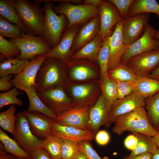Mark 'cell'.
<instances>
[{
	"mask_svg": "<svg viewBox=\"0 0 159 159\" xmlns=\"http://www.w3.org/2000/svg\"><path fill=\"white\" fill-rule=\"evenodd\" d=\"M21 159H31L30 158H25V159L21 158Z\"/></svg>",
	"mask_w": 159,
	"mask_h": 159,
	"instance_id": "680465c9",
	"label": "cell"
},
{
	"mask_svg": "<svg viewBox=\"0 0 159 159\" xmlns=\"http://www.w3.org/2000/svg\"><path fill=\"white\" fill-rule=\"evenodd\" d=\"M123 19L115 25L113 32L109 38L108 71L113 69L120 64L121 59L129 45L125 44L123 40Z\"/></svg>",
	"mask_w": 159,
	"mask_h": 159,
	"instance_id": "ac0fdd59",
	"label": "cell"
},
{
	"mask_svg": "<svg viewBox=\"0 0 159 159\" xmlns=\"http://www.w3.org/2000/svg\"><path fill=\"white\" fill-rule=\"evenodd\" d=\"M133 134L137 137L138 142L135 148L128 155L132 156L145 153L153 154L158 148L152 137L140 133Z\"/></svg>",
	"mask_w": 159,
	"mask_h": 159,
	"instance_id": "e575fe53",
	"label": "cell"
},
{
	"mask_svg": "<svg viewBox=\"0 0 159 159\" xmlns=\"http://www.w3.org/2000/svg\"><path fill=\"white\" fill-rule=\"evenodd\" d=\"M24 33L19 26L10 22L0 15V34L3 37L12 39L18 38Z\"/></svg>",
	"mask_w": 159,
	"mask_h": 159,
	"instance_id": "74e56055",
	"label": "cell"
},
{
	"mask_svg": "<svg viewBox=\"0 0 159 159\" xmlns=\"http://www.w3.org/2000/svg\"><path fill=\"white\" fill-rule=\"evenodd\" d=\"M156 14L159 18V4L155 0H134L131 7L129 16L142 13Z\"/></svg>",
	"mask_w": 159,
	"mask_h": 159,
	"instance_id": "4dcf8cb0",
	"label": "cell"
},
{
	"mask_svg": "<svg viewBox=\"0 0 159 159\" xmlns=\"http://www.w3.org/2000/svg\"><path fill=\"white\" fill-rule=\"evenodd\" d=\"M152 154L145 153L130 156L129 155L124 157L123 159H152Z\"/></svg>",
	"mask_w": 159,
	"mask_h": 159,
	"instance_id": "f907efd6",
	"label": "cell"
},
{
	"mask_svg": "<svg viewBox=\"0 0 159 159\" xmlns=\"http://www.w3.org/2000/svg\"><path fill=\"white\" fill-rule=\"evenodd\" d=\"M126 65L139 77L147 76L159 66V49L132 58Z\"/></svg>",
	"mask_w": 159,
	"mask_h": 159,
	"instance_id": "4fadbf2b",
	"label": "cell"
},
{
	"mask_svg": "<svg viewBox=\"0 0 159 159\" xmlns=\"http://www.w3.org/2000/svg\"><path fill=\"white\" fill-rule=\"evenodd\" d=\"M134 0H109L117 8L124 19L129 16L131 7Z\"/></svg>",
	"mask_w": 159,
	"mask_h": 159,
	"instance_id": "7bdbcfd3",
	"label": "cell"
},
{
	"mask_svg": "<svg viewBox=\"0 0 159 159\" xmlns=\"http://www.w3.org/2000/svg\"><path fill=\"white\" fill-rule=\"evenodd\" d=\"M36 92L41 100L57 116L73 107L72 99L62 85H57Z\"/></svg>",
	"mask_w": 159,
	"mask_h": 159,
	"instance_id": "9c48e42d",
	"label": "cell"
},
{
	"mask_svg": "<svg viewBox=\"0 0 159 159\" xmlns=\"http://www.w3.org/2000/svg\"><path fill=\"white\" fill-rule=\"evenodd\" d=\"M104 39L98 34L91 41L74 53L69 59H88L97 62V56Z\"/></svg>",
	"mask_w": 159,
	"mask_h": 159,
	"instance_id": "cb8c5ba5",
	"label": "cell"
},
{
	"mask_svg": "<svg viewBox=\"0 0 159 159\" xmlns=\"http://www.w3.org/2000/svg\"><path fill=\"white\" fill-rule=\"evenodd\" d=\"M0 140L5 151L21 158H30L29 153L24 150L14 140L10 138L1 129H0Z\"/></svg>",
	"mask_w": 159,
	"mask_h": 159,
	"instance_id": "f546056e",
	"label": "cell"
},
{
	"mask_svg": "<svg viewBox=\"0 0 159 159\" xmlns=\"http://www.w3.org/2000/svg\"><path fill=\"white\" fill-rule=\"evenodd\" d=\"M11 154H8L4 149L2 143H0V159H21Z\"/></svg>",
	"mask_w": 159,
	"mask_h": 159,
	"instance_id": "681fc988",
	"label": "cell"
},
{
	"mask_svg": "<svg viewBox=\"0 0 159 159\" xmlns=\"http://www.w3.org/2000/svg\"><path fill=\"white\" fill-rule=\"evenodd\" d=\"M158 131H159V130Z\"/></svg>",
	"mask_w": 159,
	"mask_h": 159,
	"instance_id": "91938a15",
	"label": "cell"
},
{
	"mask_svg": "<svg viewBox=\"0 0 159 159\" xmlns=\"http://www.w3.org/2000/svg\"><path fill=\"white\" fill-rule=\"evenodd\" d=\"M152 137L158 148H159V131H158L155 135Z\"/></svg>",
	"mask_w": 159,
	"mask_h": 159,
	"instance_id": "db71d44e",
	"label": "cell"
},
{
	"mask_svg": "<svg viewBox=\"0 0 159 159\" xmlns=\"http://www.w3.org/2000/svg\"><path fill=\"white\" fill-rule=\"evenodd\" d=\"M102 0H83V4H90L99 7L102 4Z\"/></svg>",
	"mask_w": 159,
	"mask_h": 159,
	"instance_id": "816d5d0a",
	"label": "cell"
},
{
	"mask_svg": "<svg viewBox=\"0 0 159 159\" xmlns=\"http://www.w3.org/2000/svg\"><path fill=\"white\" fill-rule=\"evenodd\" d=\"M95 140L99 145H104L109 142L110 138L108 132L105 130H99L95 136Z\"/></svg>",
	"mask_w": 159,
	"mask_h": 159,
	"instance_id": "7dc6e473",
	"label": "cell"
},
{
	"mask_svg": "<svg viewBox=\"0 0 159 159\" xmlns=\"http://www.w3.org/2000/svg\"><path fill=\"white\" fill-rule=\"evenodd\" d=\"M100 32L99 16L83 23L77 34L71 50L72 55L91 41Z\"/></svg>",
	"mask_w": 159,
	"mask_h": 159,
	"instance_id": "7402d4cb",
	"label": "cell"
},
{
	"mask_svg": "<svg viewBox=\"0 0 159 159\" xmlns=\"http://www.w3.org/2000/svg\"><path fill=\"white\" fill-rule=\"evenodd\" d=\"M19 91L16 87L11 90L0 93V108L8 105H17L22 106L23 102L17 96L20 95Z\"/></svg>",
	"mask_w": 159,
	"mask_h": 159,
	"instance_id": "ab89813d",
	"label": "cell"
},
{
	"mask_svg": "<svg viewBox=\"0 0 159 159\" xmlns=\"http://www.w3.org/2000/svg\"><path fill=\"white\" fill-rule=\"evenodd\" d=\"M41 0H14V7L19 17L30 33L43 37L45 13Z\"/></svg>",
	"mask_w": 159,
	"mask_h": 159,
	"instance_id": "7a4b0ae2",
	"label": "cell"
},
{
	"mask_svg": "<svg viewBox=\"0 0 159 159\" xmlns=\"http://www.w3.org/2000/svg\"><path fill=\"white\" fill-rule=\"evenodd\" d=\"M88 59H69L63 64L69 83L75 82L94 81L99 76L100 72L98 65Z\"/></svg>",
	"mask_w": 159,
	"mask_h": 159,
	"instance_id": "52a82bcc",
	"label": "cell"
},
{
	"mask_svg": "<svg viewBox=\"0 0 159 159\" xmlns=\"http://www.w3.org/2000/svg\"><path fill=\"white\" fill-rule=\"evenodd\" d=\"M148 119L153 127L159 130V92L145 99Z\"/></svg>",
	"mask_w": 159,
	"mask_h": 159,
	"instance_id": "1f68e13d",
	"label": "cell"
},
{
	"mask_svg": "<svg viewBox=\"0 0 159 159\" xmlns=\"http://www.w3.org/2000/svg\"><path fill=\"white\" fill-rule=\"evenodd\" d=\"M150 17L149 13H142L124 19L122 37L125 44L130 45L142 36Z\"/></svg>",
	"mask_w": 159,
	"mask_h": 159,
	"instance_id": "7c38bea8",
	"label": "cell"
},
{
	"mask_svg": "<svg viewBox=\"0 0 159 159\" xmlns=\"http://www.w3.org/2000/svg\"><path fill=\"white\" fill-rule=\"evenodd\" d=\"M115 28L104 38L102 45L97 56V61L100 70V79H104L108 77V72L110 54L109 38Z\"/></svg>",
	"mask_w": 159,
	"mask_h": 159,
	"instance_id": "83f0119b",
	"label": "cell"
},
{
	"mask_svg": "<svg viewBox=\"0 0 159 159\" xmlns=\"http://www.w3.org/2000/svg\"><path fill=\"white\" fill-rule=\"evenodd\" d=\"M116 82L117 92V99L122 98L134 92L135 83L129 82Z\"/></svg>",
	"mask_w": 159,
	"mask_h": 159,
	"instance_id": "ee69618b",
	"label": "cell"
},
{
	"mask_svg": "<svg viewBox=\"0 0 159 159\" xmlns=\"http://www.w3.org/2000/svg\"><path fill=\"white\" fill-rule=\"evenodd\" d=\"M134 92L145 99L159 92V80L147 76L139 77L135 82Z\"/></svg>",
	"mask_w": 159,
	"mask_h": 159,
	"instance_id": "484cf974",
	"label": "cell"
},
{
	"mask_svg": "<svg viewBox=\"0 0 159 159\" xmlns=\"http://www.w3.org/2000/svg\"><path fill=\"white\" fill-rule=\"evenodd\" d=\"M23 112L26 116L31 130L35 136L44 139L51 134V127L56 122L54 120L38 112L27 110Z\"/></svg>",
	"mask_w": 159,
	"mask_h": 159,
	"instance_id": "ffe728a7",
	"label": "cell"
},
{
	"mask_svg": "<svg viewBox=\"0 0 159 159\" xmlns=\"http://www.w3.org/2000/svg\"><path fill=\"white\" fill-rule=\"evenodd\" d=\"M31 61L19 59L16 58L9 59L0 63V77L20 73Z\"/></svg>",
	"mask_w": 159,
	"mask_h": 159,
	"instance_id": "f1b7e54d",
	"label": "cell"
},
{
	"mask_svg": "<svg viewBox=\"0 0 159 159\" xmlns=\"http://www.w3.org/2000/svg\"><path fill=\"white\" fill-rule=\"evenodd\" d=\"M157 32V30L148 23L142 36L129 45L121 59L120 63L126 65L129 60L132 58L158 49L159 41L156 37Z\"/></svg>",
	"mask_w": 159,
	"mask_h": 159,
	"instance_id": "30bf717a",
	"label": "cell"
},
{
	"mask_svg": "<svg viewBox=\"0 0 159 159\" xmlns=\"http://www.w3.org/2000/svg\"><path fill=\"white\" fill-rule=\"evenodd\" d=\"M138 142L137 137L133 134L128 135L124 141V145L127 148L132 151L136 148Z\"/></svg>",
	"mask_w": 159,
	"mask_h": 159,
	"instance_id": "c3c4849f",
	"label": "cell"
},
{
	"mask_svg": "<svg viewBox=\"0 0 159 159\" xmlns=\"http://www.w3.org/2000/svg\"><path fill=\"white\" fill-rule=\"evenodd\" d=\"M14 0H0V14L10 22L18 25L25 33L30 34L23 24L14 7Z\"/></svg>",
	"mask_w": 159,
	"mask_h": 159,
	"instance_id": "4316f807",
	"label": "cell"
},
{
	"mask_svg": "<svg viewBox=\"0 0 159 159\" xmlns=\"http://www.w3.org/2000/svg\"><path fill=\"white\" fill-rule=\"evenodd\" d=\"M112 105L101 93L96 103L90 108L88 130L95 135L101 126H105L110 116Z\"/></svg>",
	"mask_w": 159,
	"mask_h": 159,
	"instance_id": "e0dca14e",
	"label": "cell"
},
{
	"mask_svg": "<svg viewBox=\"0 0 159 159\" xmlns=\"http://www.w3.org/2000/svg\"><path fill=\"white\" fill-rule=\"evenodd\" d=\"M114 122L112 131L118 135L129 131L153 137L158 131L150 123L144 107L138 108L118 117Z\"/></svg>",
	"mask_w": 159,
	"mask_h": 159,
	"instance_id": "6da1fadb",
	"label": "cell"
},
{
	"mask_svg": "<svg viewBox=\"0 0 159 159\" xmlns=\"http://www.w3.org/2000/svg\"><path fill=\"white\" fill-rule=\"evenodd\" d=\"M24 91L26 93L29 101V106L27 110L42 113L49 117L56 122L57 116L41 100L35 87H30Z\"/></svg>",
	"mask_w": 159,
	"mask_h": 159,
	"instance_id": "d4e9b609",
	"label": "cell"
},
{
	"mask_svg": "<svg viewBox=\"0 0 159 159\" xmlns=\"http://www.w3.org/2000/svg\"><path fill=\"white\" fill-rule=\"evenodd\" d=\"M108 75L116 82L135 83L139 78L127 65L120 63L108 71Z\"/></svg>",
	"mask_w": 159,
	"mask_h": 159,
	"instance_id": "d6a6232c",
	"label": "cell"
},
{
	"mask_svg": "<svg viewBox=\"0 0 159 159\" xmlns=\"http://www.w3.org/2000/svg\"><path fill=\"white\" fill-rule=\"evenodd\" d=\"M74 159H87L85 154L81 151Z\"/></svg>",
	"mask_w": 159,
	"mask_h": 159,
	"instance_id": "9f6ffc18",
	"label": "cell"
},
{
	"mask_svg": "<svg viewBox=\"0 0 159 159\" xmlns=\"http://www.w3.org/2000/svg\"><path fill=\"white\" fill-rule=\"evenodd\" d=\"M99 34L104 38L120 21L123 19L116 7L109 1L103 0L99 7Z\"/></svg>",
	"mask_w": 159,
	"mask_h": 159,
	"instance_id": "d6986e66",
	"label": "cell"
},
{
	"mask_svg": "<svg viewBox=\"0 0 159 159\" xmlns=\"http://www.w3.org/2000/svg\"><path fill=\"white\" fill-rule=\"evenodd\" d=\"M63 140L51 134L43 140L40 147L46 150L52 159H62Z\"/></svg>",
	"mask_w": 159,
	"mask_h": 159,
	"instance_id": "836d02e7",
	"label": "cell"
},
{
	"mask_svg": "<svg viewBox=\"0 0 159 159\" xmlns=\"http://www.w3.org/2000/svg\"><path fill=\"white\" fill-rule=\"evenodd\" d=\"M16 108L14 105L10 106L6 110L0 113V126L5 131L14 135L15 124L17 117L15 114Z\"/></svg>",
	"mask_w": 159,
	"mask_h": 159,
	"instance_id": "8d00e7d4",
	"label": "cell"
},
{
	"mask_svg": "<svg viewBox=\"0 0 159 159\" xmlns=\"http://www.w3.org/2000/svg\"><path fill=\"white\" fill-rule=\"evenodd\" d=\"M78 145L87 159H109L108 157H100L93 148L89 141L78 142Z\"/></svg>",
	"mask_w": 159,
	"mask_h": 159,
	"instance_id": "b9f144b4",
	"label": "cell"
},
{
	"mask_svg": "<svg viewBox=\"0 0 159 159\" xmlns=\"http://www.w3.org/2000/svg\"><path fill=\"white\" fill-rule=\"evenodd\" d=\"M59 2L53 5L52 9L56 14H62L68 21L67 28L77 24H82L99 16V7L90 5L74 4L64 0H54Z\"/></svg>",
	"mask_w": 159,
	"mask_h": 159,
	"instance_id": "5b68a950",
	"label": "cell"
},
{
	"mask_svg": "<svg viewBox=\"0 0 159 159\" xmlns=\"http://www.w3.org/2000/svg\"><path fill=\"white\" fill-rule=\"evenodd\" d=\"M44 4L45 19L43 37L51 48L59 43L62 34L68 25V20L63 14L58 15L53 11V1L42 0Z\"/></svg>",
	"mask_w": 159,
	"mask_h": 159,
	"instance_id": "277c9868",
	"label": "cell"
},
{
	"mask_svg": "<svg viewBox=\"0 0 159 159\" xmlns=\"http://www.w3.org/2000/svg\"><path fill=\"white\" fill-rule=\"evenodd\" d=\"M64 89L68 91L74 108H90L96 103L101 94L98 80L72 85L69 83Z\"/></svg>",
	"mask_w": 159,
	"mask_h": 159,
	"instance_id": "8992f818",
	"label": "cell"
},
{
	"mask_svg": "<svg viewBox=\"0 0 159 159\" xmlns=\"http://www.w3.org/2000/svg\"><path fill=\"white\" fill-rule=\"evenodd\" d=\"M48 57L46 54L41 55L31 60L20 73L15 75L11 80L14 87L24 91L32 86L35 88L37 72L42 63Z\"/></svg>",
	"mask_w": 159,
	"mask_h": 159,
	"instance_id": "2e32d148",
	"label": "cell"
},
{
	"mask_svg": "<svg viewBox=\"0 0 159 159\" xmlns=\"http://www.w3.org/2000/svg\"><path fill=\"white\" fill-rule=\"evenodd\" d=\"M13 77V74L7 75L0 79V91L7 92L14 87L13 84L11 82Z\"/></svg>",
	"mask_w": 159,
	"mask_h": 159,
	"instance_id": "bcb514c9",
	"label": "cell"
},
{
	"mask_svg": "<svg viewBox=\"0 0 159 159\" xmlns=\"http://www.w3.org/2000/svg\"><path fill=\"white\" fill-rule=\"evenodd\" d=\"M29 154L31 159H52L48 152L41 147L34 149Z\"/></svg>",
	"mask_w": 159,
	"mask_h": 159,
	"instance_id": "f6af8a7d",
	"label": "cell"
},
{
	"mask_svg": "<svg viewBox=\"0 0 159 159\" xmlns=\"http://www.w3.org/2000/svg\"><path fill=\"white\" fill-rule=\"evenodd\" d=\"M9 40L15 44L21 52L16 58L19 59L33 60L38 56L46 54L51 49L46 39L31 34L24 33L21 37Z\"/></svg>",
	"mask_w": 159,
	"mask_h": 159,
	"instance_id": "ba28073f",
	"label": "cell"
},
{
	"mask_svg": "<svg viewBox=\"0 0 159 159\" xmlns=\"http://www.w3.org/2000/svg\"><path fill=\"white\" fill-rule=\"evenodd\" d=\"M78 142L68 140H63L62 149V159H74L81 150Z\"/></svg>",
	"mask_w": 159,
	"mask_h": 159,
	"instance_id": "60d3db41",
	"label": "cell"
},
{
	"mask_svg": "<svg viewBox=\"0 0 159 159\" xmlns=\"http://www.w3.org/2000/svg\"><path fill=\"white\" fill-rule=\"evenodd\" d=\"M156 37L159 41V28L158 30H157V32L156 33ZM158 49H159V46Z\"/></svg>",
	"mask_w": 159,
	"mask_h": 159,
	"instance_id": "6f0895ef",
	"label": "cell"
},
{
	"mask_svg": "<svg viewBox=\"0 0 159 159\" xmlns=\"http://www.w3.org/2000/svg\"><path fill=\"white\" fill-rule=\"evenodd\" d=\"M63 63L59 59L48 57L42 63L36 79V91L57 85L64 87L69 84Z\"/></svg>",
	"mask_w": 159,
	"mask_h": 159,
	"instance_id": "3957f363",
	"label": "cell"
},
{
	"mask_svg": "<svg viewBox=\"0 0 159 159\" xmlns=\"http://www.w3.org/2000/svg\"><path fill=\"white\" fill-rule=\"evenodd\" d=\"M145 99L134 92L122 98L117 99L112 105L110 116L105 127H110L118 117L145 107Z\"/></svg>",
	"mask_w": 159,
	"mask_h": 159,
	"instance_id": "5bb4252c",
	"label": "cell"
},
{
	"mask_svg": "<svg viewBox=\"0 0 159 159\" xmlns=\"http://www.w3.org/2000/svg\"><path fill=\"white\" fill-rule=\"evenodd\" d=\"M152 159H159V148H158L156 151L152 154Z\"/></svg>",
	"mask_w": 159,
	"mask_h": 159,
	"instance_id": "11a10c76",
	"label": "cell"
},
{
	"mask_svg": "<svg viewBox=\"0 0 159 159\" xmlns=\"http://www.w3.org/2000/svg\"><path fill=\"white\" fill-rule=\"evenodd\" d=\"M21 53L15 43L5 39L0 34V54L7 59L16 58Z\"/></svg>",
	"mask_w": 159,
	"mask_h": 159,
	"instance_id": "f35d334b",
	"label": "cell"
},
{
	"mask_svg": "<svg viewBox=\"0 0 159 159\" xmlns=\"http://www.w3.org/2000/svg\"><path fill=\"white\" fill-rule=\"evenodd\" d=\"M89 109L73 107L57 116L56 122L62 125L89 130Z\"/></svg>",
	"mask_w": 159,
	"mask_h": 159,
	"instance_id": "44dd1931",
	"label": "cell"
},
{
	"mask_svg": "<svg viewBox=\"0 0 159 159\" xmlns=\"http://www.w3.org/2000/svg\"><path fill=\"white\" fill-rule=\"evenodd\" d=\"M51 134L62 140H68L76 142L92 140L94 135L89 130H84L73 127L63 125L55 122L51 129Z\"/></svg>",
	"mask_w": 159,
	"mask_h": 159,
	"instance_id": "603a6c76",
	"label": "cell"
},
{
	"mask_svg": "<svg viewBox=\"0 0 159 159\" xmlns=\"http://www.w3.org/2000/svg\"><path fill=\"white\" fill-rule=\"evenodd\" d=\"M147 76L159 80V66Z\"/></svg>",
	"mask_w": 159,
	"mask_h": 159,
	"instance_id": "f5cc1de1",
	"label": "cell"
},
{
	"mask_svg": "<svg viewBox=\"0 0 159 159\" xmlns=\"http://www.w3.org/2000/svg\"><path fill=\"white\" fill-rule=\"evenodd\" d=\"M13 136L17 142L28 153L34 149L40 147L43 140L35 136L32 132L28 121L23 112L17 113Z\"/></svg>",
	"mask_w": 159,
	"mask_h": 159,
	"instance_id": "8fae6325",
	"label": "cell"
},
{
	"mask_svg": "<svg viewBox=\"0 0 159 159\" xmlns=\"http://www.w3.org/2000/svg\"><path fill=\"white\" fill-rule=\"evenodd\" d=\"M101 94L104 98L111 104L117 100L116 82L108 77L98 80Z\"/></svg>",
	"mask_w": 159,
	"mask_h": 159,
	"instance_id": "d590c367",
	"label": "cell"
},
{
	"mask_svg": "<svg viewBox=\"0 0 159 159\" xmlns=\"http://www.w3.org/2000/svg\"><path fill=\"white\" fill-rule=\"evenodd\" d=\"M82 24L67 28L62 34L59 44L51 49L46 55L59 59L63 64L68 61L72 55L71 50L77 34Z\"/></svg>",
	"mask_w": 159,
	"mask_h": 159,
	"instance_id": "9a60e30c",
	"label": "cell"
}]
</instances>
